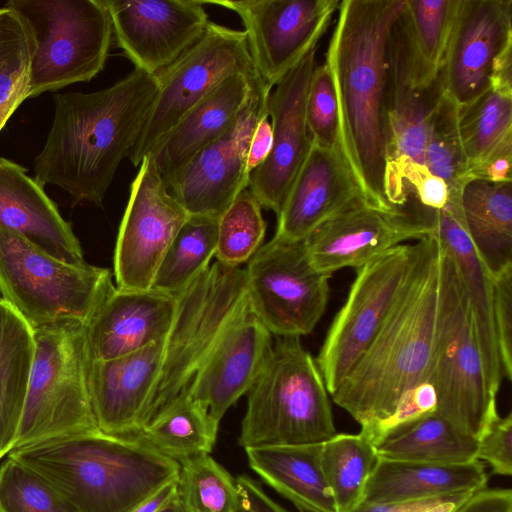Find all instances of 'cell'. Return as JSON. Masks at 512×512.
Returning <instances> with one entry per match:
<instances>
[{
    "instance_id": "6da1fadb",
    "label": "cell",
    "mask_w": 512,
    "mask_h": 512,
    "mask_svg": "<svg viewBox=\"0 0 512 512\" xmlns=\"http://www.w3.org/2000/svg\"><path fill=\"white\" fill-rule=\"evenodd\" d=\"M405 0H342L325 63L338 106L340 149L365 201L387 200L385 81L390 30Z\"/></svg>"
},
{
    "instance_id": "7a4b0ae2",
    "label": "cell",
    "mask_w": 512,
    "mask_h": 512,
    "mask_svg": "<svg viewBox=\"0 0 512 512\" xmlns=\"http://www.w3.org/2000/svg\"><path fill=\"white\" fill-rule=\"evenodd\" d=\"M159 91L156 75L131 71L110 87L53 96L54 116L34 161L35 179L76 201L101 206L121 161L129 156Z\"/></svg>"
},
{
    "instance_id": "3957f363",
    "label": "cell",
    "mask_w": 512,
    "mask_h": 512,
    "mask_svg": "<svg viewBox=\"0 0 512 512\" xmlns=\"http://www.w3.org/2000/svg\"><path fill=\"white\" fill-rule=\"evenodd\" d=\"M416 255L377 335L332 400L367 431L388 419L401 399L429 382L439 305L442 246L430 235Z\"/></svg>"
},
{
    "instance_id": "277c9868",
    "label": "cell",
    "mask_w": 512,
    "mask_h": 512,
    "mask_svg": "<svg viewBox=\"0 0 512 512\" xmlns=\"http://www.w3.org/2000/svg\"><path fill=\"white\" fill-rule=\"evenodd\" d=\"M9 457L51 482L80 512H130L180 465L132 439L99 431L14 449Z\"/></svg>"
},
{
    "instance_id": "5b68a950",
    "label": "cell",
    "mask_w": 512,
    "mask_h": 512,
    "mask_svg": "<svg viewBox=\"0 0 512 512\" xmlns=\"http://www.w3.org/2000/svg\"><path fill=\"white\" fill-rule=\"evenodd\" d=\"M247 394L244 449L320 444L337 434L324 379L300 337H277Z\"/></svg>"
},
{
    "instance_id": "8992f818",
    "label": "cell",
    "mask_w": 512,
    "mask_h": 512,
    "mask_svg": "<svg viewBox=\"0 0 512 512\" xmlns=\"http://www.w3.org/2000/svg\"><path fill=\"white\" fill-rule=\"evenodd\" d=\"M32 331L33 360L12 450L99 431L90 396L86 323L62 320Z\"/></svg>"
},
{
    "instance_id": "52a82bcc",
    "label": "cell",
    "mask_w": 512,
    "mask_h": 512,
    "mask_svg": "<svg viewBox=\"0 0 512 512\" xmlns=\"http://www.w3.org/2000/svg\"><path fill=\"white\" fill-rule=\"evenodd\" d=\"M429 382L436 393V412L478 440L499 415L497 394L485 373L469 296L456 263L443 247Z\"/></svg>"
},
{
    "instance_id": "ba28073f",
    "label": "cell",
    "mask_w": 512,
    "mask_h": 512,
    "mask_svg": "<svg viewBox=\"0 0 512 512\" xmlns=\"http://www.w3.org/2000/svg\"><path fill=\"white\" fill-rule=\"evenodd\" d=\"M177 300L144 425L189 385L228 330L249 311L245 268L216 261Z\"/></svg>"
},
{
    "instance_id": "9c48e42d",
    "label": "cell",
    "mask_w": 512,
    "mask_h": 512,
    "mask_svg": "<svg viewBox=\"0 0 512 512\" xmlns=\"http://www.w3.org/2000/svg\"><path fill=\"white\" fill-rule=\"evenodd\" d=\"M115 287L108 269L62 262L0 226V297L32 330L87 324Z\"/></svg>"
},
{
    "instance_id": "30bf717a",
    "label": "cell",
    "mask_w": 512,
    "mask_h": 512,
    "mask_svg": "<svg viewBox=\"0 0 512 512\" xmlns=\"http://www.w3.org/2000/svg\"><path fill=\"white\" fill-rule=\"evenodd\" d=\"M34 41L27 98L88 82L106 63L112 24L104 0H11Z\"/></svg>"
},
{
    "instance_id": "8fae6325",
    "label": "cell",
    "mask_w": 512,
    "mask_h": 512,
    "mask_svg": "<svg viewBox=\"0 0 512 512\" xmlns=\"http://www.w3.org/2000/svg\"><path fill=\"white\" fill-rule=\"evenodd\" d=\"M234 74L262 81L245 32L209 21L202 37L156 74L159 91L128 156L132 164L139 166L191 109Z\"/></svg>"
},
{
    "instance_id": "7c38bea8",
    "label": "cell",
    "mask_w": 512,
    "mask_h": 512,
    "mask_svg": "<svg viewBox=\"0 0 512 512\" xmlns=\"http://www.w3.org/2000/svg\"><path fill=\"white\" fill-rule=\"evenodd\" d=\"M245 272L250 310L271 334L301 337L314 330L328 304L331 275L312 265L303 240L274 235Z\"/></svg>"
},
{
    "instance_id": "4fadbf2b",
    "label": "cell",
    "mask_w": 512,
    "mask_h": 512,
    "mask_svg": "<svg viewBox=\"0 0 512 512\" xmlns=\"http://www.w3.org/2000/svg\"><path fill=\"white\" fill-rule=\"evenodd\" d=\"M416 249V243L400 244L356 269L347 299L315 358L330 396L380 330L409 274Z\"/></svg>"
},
{
    "instance_id": "5bb4252c",
    "label": "cell",
    "mask_w": 512,
    "mask_h": 512,
    "mask_svg": "<svg viewBox=\"0 0 512 512\" xmlns=\"http://www.w3.org/2000/svg\"><path fill=\"white\" fill-rule=\"evenodd\" d=\"M236 13L260 79L268 90L325 34L338 0H209Z\"/></svg>"
},
{
    "instance_id": "9a60e30c",
    "label": "cell",
    "mask_w": 512,
    "mask_h": 512,
    "mask_svg": "<svg viewBox=\"0 0 512 512\" xmlns=\"http://www.w3.org/2000/svg\"><path fill=\"white\" fill-rule=\"evenodd\" d=\"M189 214L170 194L150 156L130 184L114 252L116 287L149 290L157 269Z\"/></svg>"
},
{
    "instance_id": "2e32d148",
    "label": "cell",
    "mask_w": 512,
    "mask_h": 512,
    "mask_svg": "<svg viewBox=\"0 0 512 512\" xmlns=\"http://www.w3.org/2000/svg\"><path fill=\"white\" fill-rule=\"evenodd\" d=\"M432 233L431 218L417 205L383 210L361 199L336 213L303 239L312 265L332 275L355 270L384 252Z\"/></svg>"
},
{
    "instance_id": "e0dca14e",
    "label": "cell",
    "mask_w": 512,
    "mask_h": 512,
    "mask_svg": "<svg viewBox=\"0 0 512 512\" xmlns=\"http://www.w3.org/2000/svg\"><path fill=\"white\" fill-rule=\"evenodd\" d=\"M396 20L387 45L385 189L388 202L395 208H403L408 193L402 172L408 164L424 165L429 119L444 87L442 74L430 85L422 84L414 76Z\"/></svg>"
},
{
    "instance_id": "ac0fdd59",
    "label": "cell",
    "mask_w": 512,
    "mask_h": 512,
    "mask_svg": "<svg viewBox=\"0 0 512 512\" xmlns=\"http://www.w3.org/2000/svg\"><path fill=\"white\" fill-rule=\"evenodd\" d=\"M113 36L135 69L156 75L204 34L201 0H104Z\"/></svg>"
},
{
    "instance_id": "d6986e66",
    "label": "cell",
    "mask_w": 512,
    "mask_h": 512,
    "mask_svg": "<svg viewBox=\"0 0 512 512\" xmlns=\"http://www.w3.org/2000/svg\"><path fill=\"white\" fill-rule=\"evenodd\" d=\"M312 48L269 92L266 109L272 126V149L249 176V191L262 208L279 215L288 191L312 145L306 122V98L316 67Z\"/></svg>"
},
{
    "instance_id": "ffe728a7",
    "label": "cell",
    "mask_w": 512,
    "mask_h": 512,
    "mask_svg": "<svg viewBox=\"0 0 512 512\" xmlns=\"http://www.w3.org/2000/svg\"><path fill=\"white\" fill-rule=\"evenodd\" d=\"M270 91L257 93L234 126L201 150L167 184L189 215L219 217L248 188V149L254 128L266 111Z\"/></svg>"
},
{
    "instance_id": "44dd1931",
    "label": "cell",
    "mask_w": 512,
    "mask_h": 512,
    "mask_svg": "<svg viewBox=\"0 0 512 512\" xmlns=\"http://www.w3.org/2000/svg\"><path fill=\"white\" fill-rule=\"evenodd\" d=\"M510 42L511 0H458L441 69L444 93L463 106L489 90L493 59Z\"/></svg>"
},
{
    "instance_id": "7402d4cb",
    "label": "cell",
    "mask_w": 512,
    "mask_h": 512,
    "mask_svg": "<svg viewBox=\"0 0 512 512\" xmlns=\"http://www.w3.org/2000/svg\"><path fill=\"white\" fill-rule=\"evenodd\" d=\"M165 338L121 357L91 361L90 396L101 432L127 438L143 427L162 365Z\"/></svg>"
},
{
    "instance_id": "603a6c76",
    "label": "cell",
    "mask_w": 512,
    "mask_h": 512,
    "mask_svg": "<svg viewBox=\"0 0 512 512\" xmlns=\"http://www.w3.org/2000/svg\"><path fill=\"white\" fill-rule=\"evenodd\" d=\"M272 346V334L249 309L204 361L186 387L188 392L220 423L257 380Z\"/></svg>"
},
{
    "instance_id": "cb8c5ba5",
    "label": "cell",
    "mask_w": 512,
    "mask_h": 512,
    "mask_svg": "<svg viewBox=\"0 0 512 512\" xmlns=\"http://www.w3.org/2000/svg\"><path fill=\"white\" fill-rule=\"evenodd\" d=\"M365 200L340 148L312 143L281 208L275 235L303 240L327 219Z\"/></svg>"
},
{
    "instance_id": "d4e9b609",
    "label": "cell",
    "mask_w": 512,
    "mask_h": 512,
    "mask_svg": "<svg viewBox=\"0 0 512 512\" xmlns=\"http://www.w3.org/2000/svg\"><path fill=\"white\" fill-rule=\"evenodd\" d=\"M177 295L115 289L86 324L92 361L121 357L164 339L177 311Z\"/></svg>"
},
{
    "instance_id": "484cf974",
    "label": "cell",
    "mask_w": 512,
    "mask_h": 512,
    "mask_svg": "<svg viewBox=\"0 0 512 512\" xmlns=\"http://www.w3.org/2000/svg\"><path fill=\"white\" fill-rule=\"evenodd\" d=\"M262 91L271 90L260 80L234 74L191 109L148 155L165 185L201 150L227 133Z\"/></svg>"
},
{
    "instance_id": "4316f807",
    "label": "cell",
    "mask_w": 512,
    "mask_h": 512,
    "mask_svg": "<svg viewBox=\"0 0 512 512\" xmlns=\"http://www.w3.org/2000/svg\"><path fill=\"white\" fill-rule=\"evenodd\" d=\"M0 226L62 262L87 263L70 224L46 195L43 185L30 177L25 168L3 157H0Z\"/></svg>"
},
{
    "instance_id": "83f0119b",
    "label": "cell",
    "mask_w": 512,
    "mask_h": 512,
    "mask_svg": "<svg viewBox=\"0 0 512 512\" xmlns=\"http://www.w3.org/2000/svg\"><path fill=\"white\" fill-rule=\"evenodd\" d=\"M432 233L456 263L466 287L485 373L497 394L504 379L494 324L493 278L478 256L462 219L461 201L448 200L434 211Z\"/></svg>"
},
{
    "instance_id": "f1b7e54d",
    "label": "cell",
    "mask_w": 512,
    "mask_h": 512,
    "mask_svg": "<svg viewBox=\"0 0 512 512\" xmlns=\"http://www.w3.org/2000/svg\"><path fill=\"white\" fill-rule=\"evenodd\" d=\"M488 479L479 460L446 465L378 457L365 483L361 501L393 503L476 492L486 488Z\"/></svg>"
},
{
    "instance_id": "f546056e",
    "label": "cell",
    "mask_w": 512,
    "mask_h": 512,
    "mask_svg": "<svg viewBox=\"0 0 512 512\" xmlns=\"http://www.w3.org/2000/svg\"><path fill=\"white\" fill-rule=\"evenodd\" d=\"M320 444L246 448L250 468L301 512H336Z\"/></svg>"
},
{
    "instance_id": "4dcf8cb0",
    "label": "cell",
    "mask_w": 512,
    "mask_h": 512,
    "mask_svg": "<svg viewBox=\"0 0 512 512\" xmlns=\"http://www.w3.org/2000/svg\"><path fill=\"white\" fill-rule=\"evenodd\" d=\"M461 212L491 277L512 266V182L469 181L462 189Z\"/></svg>"
},
{
    "instance_id": "1f68e13d",
    "label": "cell",
    "mask_w": 512,
    "mask_h": 512,
    "mask_svg": "<svg viewBox=\"0 0 512 512\" xmlns=\"http://www.w3.org/2000/svg\"><path fill=\"white\" fill-rule=\"evenodd\" d=\"M34 354L33 331L0 299V459L14 446Z\"/></svg>"
},
{
    "instance_id": "d6a6232c",
    "label": "cell",
    "mask_w": 512,
    "mask_h": 512,
    "mask_svg": "<svg viewBox=\"0 0 512 512\" xmlns=\"http://www.w3.org/2000/svg\"><path fill=\"white\" fill-rule=\"evenodd\" d=\"M219 423L209 410L193 398L187 388L163 407L131 437L178 463L210 454L217 438Z\"/></svg>"
},
{
    "instance_id": "836d02e7",
    "label": "cell",
    "mask_w": 512,
    "mask_h": 512,
    "mask_svg": "<svg viewBox=\"0 0 512 512\" xmlns=\"http://www.w3.org/2000/svg\"><path fill=\"white\" fill-rule=\"evenodd\" d=\"M375 448L380 458L454 465L478 460L479 440L434 411L391 433Z\"/></svg>"
},
{
    "instance_id": "e575fe53",
    "label": "cell",
    "mask_w": 512,
    "mask_h": 512,
    "mask_svg": "<svg viewBox=\"0 0 512 512\" xmlns=\"http://www.w3.org/2000/svg\"><path fill=\"white\" fill-rule=\"evenodd\" d=\"M458 0H405L397 18L414 75L423 84L441 76Z\"/></svg>"
},
{
    "instance_id": "d590c367",
    "label": "cell",
    "mask_w": 512,
    "mask_h": 512,
    "mask_svg": "<svg viewBox=\"0 0 512 512\" xmlns=\"http://www.w3.org/2000/svg\"><path fill=\"white\" fill-rule=\"evenodd\" d=\"M218 219L188 216L166 250L151 289L177 295L209 266L217 247Z\"/></svg>"
},
{
    "instance_id": "8d00e7d4",
    "label": "cell",
    "mask_w": 512,
    "mask_h": 512,
    "mask_svg": "<svg viewBox=\"0 0 512 512\" xmlns=\"http://www.w3.org/2000/svg\"><path fill=\"white\" fill-rule=\"evenodd\" d=\"M377 459L375 446L360 433L336 434L322 443V472L336 512H348L361 501Z\"/></svg>"
},
{
    "instance_id": "74e56055",
    "label": "cell",
    "mask_w": 512,
    "mask_h": 512,
    "mask_svg": "<svg viewBox=\"0 0 512 512\" xmlns=\"http://www.w3.org/2000/svg\"><path fill=\"white\" fill-rule=\"evenodd\" d=\"M459 105L445 93L441 96L430 116L424 165L441 178L448 188V200H461L462 189L469 182V164L466 158L459 128Z\"/></svg>"
},
{
    "instance_id": "f35d334b",
    "label": "cell",
    "mask_w": 512,
    "mask_h": 512,
    "mask_svg": "<svg viewBox=\"0 0 512 512\" xmlns=\"http://www.w3.org/2000/svg\"><path fill=\"white\" fill-rule=\"evenodd\" d=\"M33 52L26 21L9 7L0 8V132L27 99Z\"/></svg>"
},
{
    "instance_id": "ab89813d",
    "label": "cell",
    "mask_w": 512,
    "mask_h": 512,
    "mask_svg": "<svg viewBox=\"0 0 512 512\" xmlns=\"http://www.w3.org/2000/svg\"><path fill=\"white\" fill-rule=\"evenodd\" d=\"M458 128L469 171L512 134V94L490 88L459 106Z\"/></svg>"
},
{
    "instance_id": "60d3db41",
    "label": "cell",
    "mask_w": 512,
    "mask_h": 512,
    "mask_svg": "<svg viewBox=\"0 0 512 512\" xmlns=\"http://www.w3.org/2000/svg\"><path fill=\"white\" fill-rule=\"evenodd\" d=\"M177 494L186 512H235L237 480L210 454L179 462Z\"/></svg>"
},
{
    "instance_id": "b9f144b4",
    "label": "cell",
    "mask_w": 512,
    "mask_h": 512,
    "mask_svg": "<svg viewBox=\"0 0 512 512\" xmlns=\"http://www.w3.org/2000/svg\"><path fill=\"white\" fill-rule=\"evenodd\" d=\"M266 232L262 206L244 189L219 216L215 257L226 267H240L261 247Z\"/></svg>"
},
{
    "instance_id": "7bdbcfd3",
    "label": "cell",
    "mask_w": 512,
    "mask_h": 512,
    "mask_svg": "<svg viewBox=\"0 0 512 512\" xmlns=\"http://www.w3.org/2000/svg\"><path fill=\"white\" fill-rule=\"evenodd\" d=\"M0 512H80L45 477L8 458L0 465Z\"/></svg>"
},
{
    "instance_id": "ee69618b",
    "label": "cell",
    "mask_w": 512,
    "mask_h": 512,
    "mask_svg": "<svg viewBox=\"0 0 512 512\" xmlns=\"http://www.w3.org/2000/svg\"><path fill=\"white\" fill-rule=\"evenodd\" d=\"M305 111L312 143L327 149L340 148L337 99L325 62L313 71Z\"/></svg>"
},
{
    "instance_id": "f6af8a7d",
    "label": "cell",
    "mask_w": 512,
    "mask_h": 512,
    "mask_svg": "<svg viewBox=\"0 0 512 512\" xmlns=\"http://www.w3.org/2000/svg\"><path fill=\"white\" fill-rule=\"evenodd\" d=\"M437 399L433 385L425 382L408 392L394 413L377 426L359 433L375 447L391 433L436 411Z\"/></svg>"
},
{
    "instance_id": "bcb514c9",
    "label": "cell",
    "mask_w": 512,
    "mask_h": 512,
    "mask_svg": "<svg viewBox=\"0 0 512 512\" xmlns=\"http://www.w3.org/2000/svg\"><path fill=\"white\" fill-rule=\"evenodd\" d=\"M494 324L504 378L512 377V266L493 278Z\"/></svg>"
},
{
    "instance_id": "7dc6e473",
    "label": "cell",
    "mask_w": 512,
    "mask_h": 512,
    "mask_svg": "<svg viewBox=\"0 0 512 512\" xmlns=\"http://www.w3.org/2000/svg\"><path fill=\"white\" fill-rule=\"evenodd\" d=\"M478 460L490 465L501 476L512 474V413L498 415L479 438Z\"/></svg>"
},
{
    "instance_id": "c3c4849f",
    "label": "cell",
    "mask_w": 512,
    "mask_h": 512,
    "mask_svg": "<svg viewBox=\"0 0 512 512\" xmlns=\"http://www.w3.org/2000/svg\"><path fill=\"white\" fill-rule=\"evenodd\" d=\"M402 181L412 187L416 201L425 209L438 211L443 209L448 201L446 183L433 175L425 165L408 164L402 172Z\"/></svg>"
},
{
    "instance_id": "681fc988",
    "label": "cell",
    "mask_w": 512,
    "mask_h": 512,
    "mask_svg": "<svg viewBox=\"0 0 512 512\" xmlns=\"http://www.w3.org/2000/svg\"><path fill=\"white\" fill-rule=\"evenodd\" d=\"M475 492H459L439 497L393 503L360 501L348 512H453Z\"/></svg>"
},
{
    "instance_id": "f907efd6",
    "label": "cell",
    "mask_w": 512,
    "mask_h": 512,
    "mask_svg": "<svg viewBox=\"0 0 512 512\" xmlns=\"http://www.w3.org/2000/svg\"><path fill=\"white\" fill-rule=\"evenodd\" d=\"M512 134L506 136L491 152L469 171V181L489 183L512 182Z\"/></svg>"
},
{
    "instance_id": "816d5d0a",
    "label": "cell",
    "mask_w": 512,
    "mask_h": 512,
    "mask_svg": "<svg viewBox=\"0 0 512 512\" xmlns=\"http://www.w3.org/2000/svg\"><path fill=\"white\" fill-rule=\"evenodd\" d=\"M236 480L239 503L235 512H290L271 499L260 483L249 475L241 474Z\"/></svg>"
},
{
    "instance_id": "f5cc1de1",
    "label": "cell",
    "mask_w": 512,
    "mask_h": 512,
    "mask_svg": "<svg viewBox=\"0 0 512 512\" xmlns=\"http://www.w3.org/2000/svg\"><path fill=\"white\" fill-rule=\"evenodd\" d=\"M453 512H512V491L488 488L478 490Z\"/></svg>"
},
{
    "instance_id": "db71d44e",
    "label": "cell",
    "mask_w": 512,
    "mask_h": 512,
    "mask_svg": "<svg viewBox=\"0 0 512 512\" xmlns=\"http://www.w3.org/2000/svg\"><path fill=\"white\" fill-rule=\"evenodd\" d=\"M272 142V126L266 109L257 121L251 136L247 157V170L249 173L262 165L266 160L272 149Z\"/></svg>"
},
{
    "instance_id": "11a10c76",
    "label": "cell",
    "mask_w": 512,
    "mask_h": 512,
    "mask_svg": "<svg viewBox=\"0 0 512 512\" xmlns=\"http://www.w3.org/2000/svg\"><path fill=\"white\" fill-rule=\"evenodd\" d=\"M490 88L512 94V42L503 47L493 59Z\"/></svg>"
},
{
    "instance_id": "9f6ffc18",
    "label": "cell",
    "mask_w": 512,
    "mask_h": 512,
    "mask_svg": "<svg viewBox=\"0 0 512 512\" xmlns=\"http://www.w3.org/2000/svg\"><path fill=\"white\" fill-rule=\"evenodd\" d=\"M177 497V480L163 486L149 498L145 499L130 512H158Z\"/></svg>"
},
{
    "instance_id": "6f0895ef",
    "label": "cell",
    "mask_w": 512,
    "mask_h": 512,
    "mask_svg": "<svg viewBox=\"0 0 512 512\" xmlns=\"http://www.w3.org/2000/svg\"><path fill=\"white\" fill-rule=\"evenodd\" d=\"M158 512H186V510L183 507L181 501L179 500L177 494V497L175 499H173L169 504L160 509Z\"/></svg>"
},
{
    "instance_id": "680465c9",
    "label": "cell",
    "mask_w": 512,
    "mask_h": 512,
    "mask_svg": "<svg viewBox=\"0 0 512 512\" xmlns=\"http://www.w3.org/2000/svg\"><path fill=\"white\" fill-rule=\"evenodd\" d=\"M0 299H1V297H0Z\"/></svg>"
}]
</instances>
